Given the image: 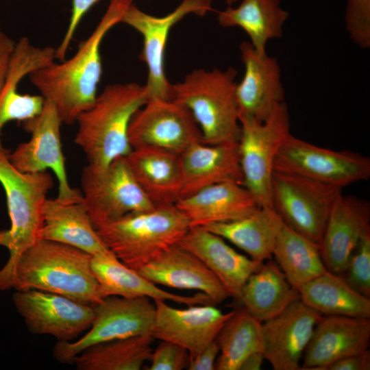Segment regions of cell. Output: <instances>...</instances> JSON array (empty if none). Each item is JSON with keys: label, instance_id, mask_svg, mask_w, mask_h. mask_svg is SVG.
I'll return each instance as SVG.
<instances>
[{"label": "cell", "instance_id": "1", "mask_svg": "<svg viewBox=\"0 0 370 370\" xmlns=\"http://www.w3.org/2000/svg\"><path fill=\"white\" fill-rule=\"evenodd\" d=\"M133 0H110L97 25L73 56L54 61L28 76L45 100L57 110L62 123L72 125L88 109L97 96L102 75L100 46L106 34L116 24Z\"/></svg>", "mask_w": 370, "mask_h": 370}, {"label": "cell", "instance_id": "2", "mask_svg": "<svg viewBox=\"0 0 370 370\" xmlns=\"http://www.w3.org/2000/svg\"><path fill=\"white\" fill-rule=\"evenodd\" d=\"M92 256L63 243L38 239L8 270L0 269V291L36 289L92 306L103 297L91 268Z\"/></svg>", "mask_w": 370, "mask_h": 370}, {"label": "cell", "instance_id": "3", "mask_svg": "<svg viewBox=\"0 0 370 370\" xmlns=\"http://www.w3.org/2000/svg\"><path fill=\"white\" fill-rule=\"evenodd\" d=\"M149 99L145 85L135 82L106 86L76 122L75 143L88 164L103 166L132 149L127 137L130 121Z\"/></svg>", "mask_w": 370, "mask_h": 370}, {"label": "cell", "instance_id": "4", "mask_svg": "<svg viewBox=\"0 0 370 370\" xmlns=\"http://www.w3.org/2000/svg\"><path fill=\"white\" fill-rule=\"evenodd\" d=\"M237 71L195 69L171 84V99L186 108L196 121L204 143H238L241 125L236 97Z\"/></svg>", "mask_w": 370, "mask_h": 370}, {"label": "cell", "instance_id": "5", "mask_svg": "<svg viewBox=\"0 0 370 370\" xmlns=\"http://www.w3.org/2000/svg\"><path fill=\"white\" fill-rule=\"evenodd\" d=\"M190 227L187 218L171 204L129 213L96 230L119 260L137 271L177 244Z\"/></svg>", "mask_w": 370, "mask_h": 370}, {"label": "cell", "instance_id": "6", "mask_svg": "<svg viewBox=\"0 0 370 370\" xmlns=\"http://www.w3.org/2000/svg\"><path fill=\"white\" fill-rule=\"evenodd\" d=\"M10 153H0V184L5 194L10 220V227L0 230V246L9 251L8 260L1 270L11 268L39 239L43 205L54 184L47 171L27 173L17 170L10 161Z\"/></svg>", "mask_w": 370, "mask_h": 370}, {"label": "cell", "instance_id": "7", "mask_svg": "<svg viewBox=\"0 0 370 370\" xmlns=\"http://www.w3.org/2000/svg\"><path fill=\"white\" fill-rule=\"evenodd\" d=\"M238 142L243 185L260 207L271 206L274 164L285 137L290 133V118L285 101L278 104L263 122L239 115Z\"/></svg>", "mask_w": 370, "mask_h": 370}, {"label": "cell", "instance_id": "8", "mask_svg": "<svg viewBox=\"0 0 370 370\" xmlns=\"http://www.w3.org/2000/svg\"><path fill=\"white\" fill-rule=\"evenodd\" d=\"M342 188L299 175L274 171L271 206L284 223L320 246L332 208Z\"/></svg>", "mask_w": 370, "mask_h": 370}, {"label": "cell", "instance_id": "9", "mask_svg": "<svg viewBox=\"0 0 370 370\" xmlns=\"http://www.w3.org/2000/svg\"><path fill=\"white\" fill-rule=\"evenodd\" d=\"M81 187L95 230L129 213L156 207L136 182L125 156L103 166L87 164L82 172Z\"/></svg>", "mask_w": 370, "mask_h": 370}, {"label": "cell", "instance_id": "10", "mask_svg": "<svg viewBox=\"0 0 370 370\" xmlns=\"http://www.w3.org/2000/svg\"><path fill=\"white\" fill-rule=\"evenodd\" d=\"M146 297L127 298L108 296L93 306L95 317L90 328L79 339L58 341L53 355L59 362L72 364L83 350L113 340L151 335L156 306Z\"/></svg>", "mask_w": 370, "mask_h": 370}, {"label": "cell", "instance_id": "11", "mask_svg": "<svg viewBox=\"0 0 370 370\" xmlns=\"http://www.w3.org/2000/svg\"><path fill=\"white\" fill-rule=\"evenodd\" d=\"M274 171L299 175L343 188L370 177V160L351 151L320 147L293 136L285 137Z\"/></svg>", "mask_w": 370, "mask_h": 370}, {"label": "cell", "instance_id": "12", "mask_svg": "<svg viewBox=\"0 0 370 370\" xmlns=\"http://www.w3.org/2000/svg\"><path fill=\"white\" fill-rule=\"evenodd\" d=\"M127 137L132 149L151 147L179 154L204 143L191 113L173 99H149L133 115Z\"/></svg>", "mask_w": 370, "mask_h": 370}, {"label": "cell", "instance_id": "13", "mask_svg": "<svg viewBox=\"0 0 370 370\" xmlns=\"http://www.w3.org/2000/svg\"><path fill=\"white\" fill-rule=\"evenodd\" d=\"M213 0H183L171 12L156 16L147 14L132 3L125 10L121 23L138 32L143 38L140 59L148 69L145 84L149 99H171V84L164 71V52L172 27L185 16L206 14L212 10ZM148 99V100H149Z\"/></svg>", "mask_w": 370, "mask_h": 370}, {"label": "cell", "instance_id": "14", "mask_svg": "<svg viewBox=\"0 0 370 370\" xmlns=\"http://www.w3.org/2000/svg\"><path fill=\"white\" fill-rule=\"evenodd\" d=\"M62 122L55 107L45 100L40 112L23 122V128L31 134L29 140L20 143L10 153L11 164L27 173L51 170L58 182V197L67 199L82 195L71 186L63 154L60 127Z\"/></svg>", "mask_w": 370, "mask_h": 370}, {"label": "cell", "instance_id": "15", "mask_svg": "<svg viewBox=\"0 0 370 370\" xmlns=\"http://www.w3.org/2000/svg\"><path fill=\"white\" fill-rule=\"evenodd\" d=\"M12 301L30 332L58 341H73L90 328L95 317L92 306L36 289L16 291Z\"/></svg>", "mask_w": 370, "mask_h": 370}, {"label": "cell", "instance_id": "16", "mask_svg": "<svg viewBox=\"0 0 370 370\" xmlns=\"http://www.w3.org/2000/svg\"><path fill=\"white\" fill-rule=\"evenodd\" d=\"M322 317L298 299L276 317L262 323V352L273 369H301L305 349Z\"/></svg>", "mask_w": 370, "mask_h": 370}, {"label": "cell", "instance_id": "17", "mask_svg": "<svg viewBox=\"0 0 370 370\" xmlns=\"http://www.w3.org/2000/svg\"><path fill=\"white\" fill-rule=\"evenodd\" d=\"M156 314L151 336L177 344L196 356L214 341L235 310L223 312L215 305H194L175 308L166 301L155 300Z\"/></svg>", "mask_w": 370, "mask_h": 370}, {"label": "cell", "instance_id": "18", "mask_svg": "<svg viewBox=\"0 0 370 370\" xmlns=\"http://www.w3.org/2000/svg\"><path fill=\"white\" fill-rule=\"evenodd\" d=\"M240 52L245 72L236 88L239 115L263 122L284 101L280 66L276 58L258 53L249 42L240 45Z\"/></svg>", "mask_w": 370, "mask_h": 370}, {"label": "cell", "instance_id": "19", "mask_svg": "<svg viewBox=\"0 0 370 370\" xmlns=\"http://www.w3.org/2000/svg\"><path fill=\"white\" fill-rule=\"evenodd\" d=\"M55 59V48L36 47L27 37L16 42L9 72L0 89V153L10 152L2 144L4 126L12 121L23 122L36 116L44 106L45 99L41 95L21 94L17 90L18 84L32 71Z\"/></svg>", "mask_w": 370, "mask_h": 370}, {"label": "cell", "instance_id": "20", "mask_svg": "<svg viewBox=\"0 0 370 370\" xmlns=\"http://www.w3.org/2000/svg\"><path fill=\"white\" fill-rule=\"evenodd\" d=\"M369 343V319L323 316L305 349L301 369L328 370L336 361L367 350Z\"/></svg>", "mask_w": 370, "mask_h": 370}, {"label": "cell", "instance_id": "21", "mask_svg": "<svg viewBox=\"0 0 370 370\" xmlns=\"http://www.w3.org/2000/svg\"><path fill=\"white\" fill-rule=\"evenodd\" d=\"M367 233H370L369 203L341 193L332 208L320 245L327 269L343 273L360 241Z\"/></svg>", "mask_w": 370, "mask_h": 370}, {"label": "cell", "instance_id": "22", "mask_svg": "<svg viewBox=\"0 0 370 370\" xmlns=\"http://www.w3.org/2000/svg\"><path fill=\"white\" fill-rule=\"evenodd\" d=\"M177 245L198 258L238 301L247 279L263 264L238 253L223 238L201 226L190 227Z\"/></svg>", "mask_w": 370, "mask_h": 370}, {"label": "cell", "instance_id": "23", "mask_svg": "<svg viewBox=\"0 0 370 370\" xmlns=\"http://www.w3.org/2000/svg\"><path fill=\"white\" fill-rule=\"evenodd\" d=\"M156 284L206 294L217 305L230 295L217 276L195 255L174 245L136 271Z\"/></svg>", "mask_w": 370, "mask_h": 370}, {"label": "cell", "instance_id": "24", "mask_svg": "<svg viewBox=\"0 0 370 370\" xmlns=\"http://www.w3.org/2000/svg\"><path fill=\"white\" fill-rule=\"evenodd\" d=\"M180 198L221 182H235L243 184L238 143H195L180 153Z\"/></svg>", "mask_w": 370, "mask_h": 370}, {"label": "cell", "instance_id": "25", "mask_svg": "<svg viewBox=\"0 0 370 370\" xmlns=\"http://www.w3.org/2000/svg\"><path fill=\"white\" fill-rule=\"evenodd\" d=\"M39 239L68 245L91 256L112 253L92 225L82 195L67 199L47 198Z\"/></svg>", "mask_w": 370, "mask_h": 370}, {"label": "cell", "instance_id": "26", "mask_svg": "<svg viewBox=\"0 0 370 370\" xmlns=\"http://www.w3.org/2000/svg\"><path fill=\"white\" fill-rule=\"evenodd\" d=\"M175 205L187 218L190 227L236 221L260 207L252 193L235 182L210 186L180 198Z\"/></svg>", "mask_w": 370, "mask_h": 370}, {"label": "cell", "instance_id": "27", "mask_svg": "<svg viewBox=\"0 0 370 370\" xmlns=\"http://www.w3.org/2000/svg\"><path fill=\"white\" fill-rule=\"evenodd\" d=\"M125 159L136 182L154 206L175 204L181 189L180 154L144 147L132 149Z\"/></svg>", "mask_w": 370, "mask_h": 370}, {"label": "cell", "instance_id": "28", "mask_svg": "<svg viewBox=\"0 0 370 370\" xmlns=\"http://www.w3.org/2000/svg\"><path fill=\"white\" fill-rule=\"evenodd\" d=\"M91 268L103 298L108 296L146 297L153 301L170 300L186 306L215 305L209 297L201 292L193 296H184L159 288L136 271L123 264L112 253L92 256Z\"/></svg>", "mask_w": 370, "mask_h": 370}, {"label": "cell", "instance_id": "29", "mask_svg": "<svg viewBox=\"0 0 370 370\" xmlns=\"http://www.w3.org/2000/svg\"><path fill=\"white\" fill-rule=\"evenodd\" d=\"M284 222L272 207H259L242 219L203 226L245 251L251 259L264 262L271 258Z\"/></svg>", "mask_w": 370, "mask_h": 370}, {"label": "cell", "instance_id": "30", "mask_svg": "<svg viewBox=\"0 0 370 370\" xmlns=\"http://www.w3.org/2000/svg\"><path fill=\"white\" fill-rule=\"evenodd\" d=\"M298 299L299 291L291 285L276 262L269 259L247 279L239 301L262 323L280 314Z\"/></svg>", "mask_w": 370, "mask_h": 370}, {"label": "cell", "instance_id": "31", "mask_svg": "<svg viewBox=\"0 0 370 370\" xmlns=\"http://www.w3.org/2000/svg\"><path fill=\"white\" fill-rule=\"evenodd\" d=\"M288 16L281 0H242L235 8L228 6L219 12L217 20L222 27L243 29L255 50L264 53L268 41L282 36Z\"/></svg>", "mask_w": 370, "mask_h": 370}, {"label": "cell", "instance_id": "32", "mask_svg": "<svg viewBox=\"0 0 370 370\" xmlns=\"http://www.w3.org/2000/svg\"><path fill=\"white\" fill-rule=\"evenodd\" d=\"M298 291L301 300L323 316L370 319V297L353 288L340 274L328 270Z\"/></svg>", "mask_w": 370, "mask_h": 370}, {"label": "cell", "instance_id": "33", "mask_svg": "<svg viewBox=\"0 0 370 370\" xmlns=\"http://www.w3.org/2000/svg\"><path fill=\"white\" fill-rule=\"evenodd\" d=\"M272 256L288 282L297 291L328 271L320 246L285 224L277 237Z\"/></svg>", "mask_w": 370, "mask_h": 370}, {"label": "cell", "instance_id": "34", "mask_svg": "<svg viewBox=\"0 0 370 370\" xmlns=\"http://www.w3.org/2000/svg\"><path fill=\"white\" fill-rule=\"evenodd\" d=\"M151 335L136 336L90 346L73 360L77 370H139L148 360Z\"/></svg>", "mask_w": 370, "mask_h": 370}, {"label": "cell", "instance_id": "35", "mask_svg": "<svg viewBox=\"0 0 370 370\" xmlns=\"http://www.w3.org/2000/svg\"><path fill=\"white\" fill-rule=\"evenodd\" d=\"M219 346L215 369L239 370L244 360L251 353L262 352V323L244 308L235 310L219 332Z\"/></svg>", "mask_w": 370, "mask_h": 370}, {"label": "cell", "instance_id": "36", "mask_svg": "<svg viewBox=\"0 0 370 370\" xmlns=\"http://www.w3.org/2000/svg\"><path fill=\"white\" fill-rule=\"evenodd\" d=\"M340 275L353 288L370 297V233L361 238Z\"/></svg>", "mask_w": 370, "mask_h": 370}, {"label": "cell", "instance_id": "37", "mask_svg": "<svg viewBox=\"0 0 370 370\" xmlns=\"http://www.w3.org/2000/svg\"><path fill=\"white\" fill-rule=\"evenodd\" d=\"M345 23L352 40L362 49L370 47V0H346Z\"/></svg>", "mask_w": 370, "mask_h": 370}, {"label": "cell", "instance_id": "38", "mask_svg": "<svg viewBox=\"0 0 370 370\" xmlns=\"http://www.w3.org/2000/svg\"><path fill=\"white\" fill-rule=\"evenodd\" d=\"M148 370H182L187 368L188 352L174 343L162 341L151 353Z\"/></svg>", "mask_w": 370, "mask_h": 370}, {"label": "cell", "instance_id": "39", "mask_svg": "<svg viewBox=\"0 0 370 370\" xmlns=\"http://www.w3.org/2000/svg\"><path fill=\"white\" fill-rule=\"evenodd\" d=\"M98 1L99 0H72V11L70 21L60 44L56 49V59L60 61L65 60L66 54L69 48L71 42L82 18Z\"/></svg>", "mask_w": 370, "mask_h": 370}, {"label": "cell", "instance_id": "40", "mask_svg": "<svg viewBox=\"0 0 370 370\" xmlns=\"http://www.w3.org/2000/svg\"><path fill=\"white\" fill-rule=\"evenodd\" d=\"M219 351V346L215 339L199 354L190 358L187 369L189 370L215 369Z\"/></svg>", "mask_w": 370, "mask_h": 370}, {"label": "cell", "instance_id": "41", "mask_svg": "<svg viewBox=\"0 0 370 370\" xmlns=\"http://www.w3.org/2000/svg\"><path fill=\"white\" fill-rule=\"evenodd\" d=\"M16 42L14 41L0 27V89L10 70Z\"/></svg>", "mask_w": 370, "mask_h": 370}, {"label": "cell", "instance_id": "42", "mask_svg": "<svg viewBox=\"0 0 370 370\" xmlns=\"http://www.w3.org/2000/svg\"><path fill=\"white\" fill-rule=\"evenodd\" d=\"M370 352L367 349L359 354L343 358L332 363L328 370H369Z\"/></svg>", "mask_w": 370, "mask_h": 370}, {"label": "cell", "instance_id": "43", "mask_svg": "<svg viewBox=\"0 0 370 370\" xmlns=\"http://www.w3.org/2000/svg\"><path fill=\"white\" fill-rule=\"evenodd\" d=\"M264 360L262 352H253L244 360L239 370H260Z\"/></svg>", "mask_w": 370, "mask_h": 370}, {"label": "cell", "instance_id": "44", "mask_svg": "<svg viewBox=\"0 0 370 370\" xmlns=\"http://www.w3.org/2000/svg\"><path fill=\"white\" fill-rule=\"evenodd\" d=\"M239 0H225V2L228 6H231L232 5H233L234 3L237 2Z\"/></svg>", "mask_w": 370, "mask_h": 370}]
</instances>
